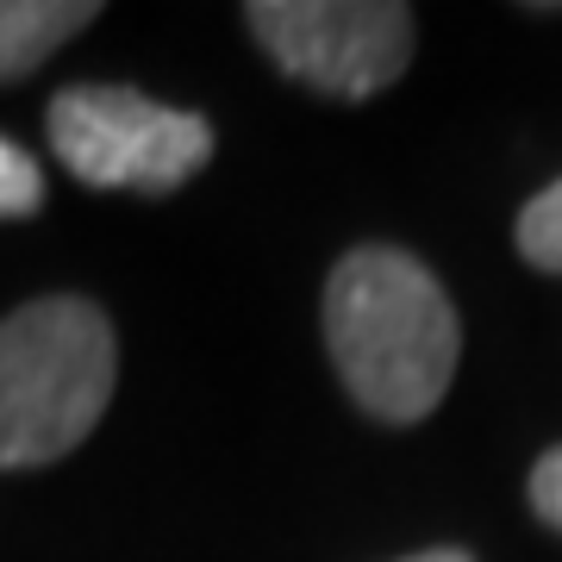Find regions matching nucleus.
<instances>
[{"label":"nucleus","instance_id":"nucleus-1","mask_svg":"<svg viewBox=\"0 0 562 562\" xmlns=\"http://www.w3.org/2000/svg\"><path fill=\"white\" fill-rule=\"evenodd\" d=\"M325 344L362 413L413 425L457 375L462 325L419 257L394 244H362L325 281Z\"/></svg>","mask_w":562,"mask_h":562},{"label":"nucleus","instance_id":"nucleus-8","mask_svg":"<svg viewBox=\"0 0 562 562\" xmlns=\"http://www.w3.org/2000/svg\"><path fill=\"white\" fill-rule=\"evenodd\" d=\"M531 506H538L543 525H557L562 531V443L557 450H543L538 469H531Z\"/></svg>","mask_w":562,"mask_h":562},{"label":"nucleus","instance_id":"nucleus-4","mask_svg":"<svg viewBox=\"0 0 562 562\" xmlns=\"http://www.w3.org/2000/svg\"><path fill=\"white\" fill-rule=\"evenodd\" d=\"M244 25L288 76L331 101H369L413 63V7L401 0H250Z\"/></svg>","mask_w":562,"mask_h":562},{"label":"nucleus","instance_id":"nucleus-2","mask_svg":"<svg viewBox=\"0 0 562 562\" xmlns=\"http://www.w3.org/2000/svg\"><path fill=\"white\" fill-rule=\"evenodd\" d=\"M120 382V344L94 301L44 294L0 319V469L69 457Z\"/></svg>","mask_w":562,"mask_h":562},{"label":"nucleus","instance_id":"nucleus-6","mask_svg":"<svg viewBox=\"0 0 562 562\" xmlns=\"http://www.w3.org/2000/svg\"><path fill=\"white\" fill-rule=\"evenodd\" d=\"M519 257L543 276H562V176L519 213Z\"/></svg>","mask_w":562,"mask_h":562},{"label":"nucleus","instance_id":"nucleus-5","mask_svg":"<svg viewBox=\"0 0 562 562\" xmlns=\"http://www.w3.org/2000/svg\"><path fill=\"white\" fill-rule=\"evenodd\" d=\"M101 20L94 0H0V81L32 76L50 50Z\"/></svg>","mask_w":562,"mask_h":562},{"label":"nucleus","instance_id":"nucleus-3","mask_svg":"<svg viewBox=\"0 0 562 562\" xmlns=\"http://www.w3.org/2000/svg\"><path fill=\"white\" fill-rule=\"evenodd\" d=\"M50 150L88 188L176 194L213 157V125L201 113L150 101L138 88L81 81L50 101Z\"/></svg>","mask_w":562,"mask_h":562},{"label":"nucleus","instance_id":"nucleus-9","mask_svg":"<svg viewBox=\"0 0 562 562\" xmlns=\"http://www.w3.org/2000/svg\"><path fill=\"white\" fill-rule=\"evenodd\" d=\"M406 562H475V557H469V550H450V543H443V550H419V557H406Z\"/></svg>","mask_w":562,"mask_h":562},{"label":"nucleus","instance_id":"nucleus-7","mask_svg":"<svg viewBox=\"0 0 562 562\" xmlns=\"http://www.w3.org/2000/svg\"><path fill=\"white\" fill-rule=\"evenodd\" d=\"M44 206V169L13 138H0V220H32Z\"/></svg>","mask_w":562,"mask_h":562}]
</instances>
